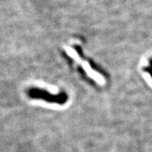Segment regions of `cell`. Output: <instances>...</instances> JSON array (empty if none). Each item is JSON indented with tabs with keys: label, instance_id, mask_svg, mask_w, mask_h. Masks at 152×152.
<instances>
[{
	"label": "cell",
	"instance_id": "cell-1",
	"mask_svg": "<svg viewBox=\"0 0 152 152\" xmlns=\"http://www.w3.org/2000/svg\"><path fill=\"white\" fill-rule=\"evenodd\" d=\"M29 96L32 98H37L44 99L50 102H56L59 104H64L68 99V96L65 93L59 94L58 96H54L48 93V92L39 88H31L29 90L28 92Z\"/></svg>",
	"mask_w": 152,
	"mask_h": 152
},
{
	"label": "cell",
	"instance_id": "cell-2",
	"mask_svg": "<svg viewBox=\"0 0 152 152\" xmlns=\"http://www.w3.org/2000/svg\"><path fill=\"white\" fill-rule=\"evenodd\" d=\"M65 50H66V52L68 53L72 58H74L75 60L77 61L79 64H82V66L83 67V68H84L85 70H86V72H87V74L90 76L91 78H94L95 80L97 82H99V84H104L105 81L102 76L100 75H99L98 73H96V72H94L93 70H92L90 68V66L88 65V63L86 61L84 62V61H82V59H81V58L78 57V54H76V52L74 50H72V48H65Z\"/></svg>",
	"mask_w": 152,
	"mask_h": 152
},
{
	"label": "cell",
	"instance_id": "cell-3",
	"mask_svg": "<svg viewBox=\"0 0 152 152\" xmlns=\"http://www.w3.org/2000/svg\"><path fill=\"white\" fill-rule=\"evenodd\" d=\"M145 70H146L148 73H150L151 76L152 77V59H151L150 61V67H147V68H145Z\"/></svg>",
	"mask_w": 152,
	"mask_h": 152
}]
</instances>
